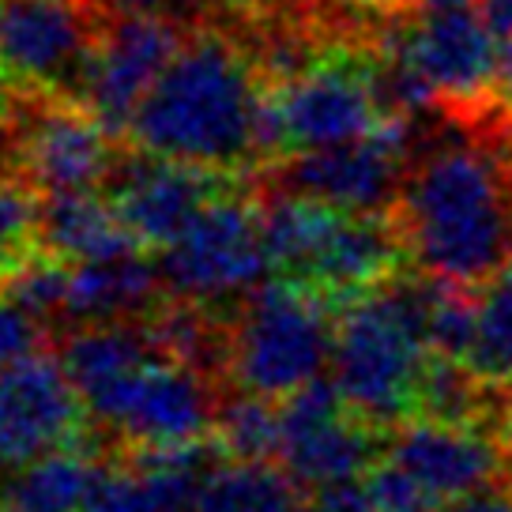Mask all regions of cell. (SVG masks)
<instances>
[{"label":"cell","mask_w":512,"mask_h":512,"mask_svg":"<svg viewBox=\"0 0 512 512\" xmlns=\"http://www.w3.org/2000/svg\"><path fill=\"white\" fill-rule=\"evenodd\" d=\"M102 467H95L83 452H46L31 464L16 467L4 482V512H83L95 494Z\"/></svg>","instance_id":"cell-21"},{"label":"cell","mask_w":512,"mask_h":512,"mask_svg":"<svg viewBox=\"0 0 512 512\" xmlns=\"http://www.w3.org/2000/svg\"><path fill=\"white\" fill-rule=\"evenodd\" d=\"M42 320H34L23 305H16L4 290H0V369L38 354L42 347Z\"/></svg>","instance_id":"cell-27"},{"label":"cell","mask_w":512,"mask_h":512,"mask_svg":"<svg viewBox=\"0 0 512 512\" xmlns=\"http://www.w3.org/2000/svg\"><path fill=\"white\" fill-rule=\"evenodd\" d=\"M433 275H392L384 287L343 305L332 336V381L369 426H400L422 403L430 366Z\"/></svg>","instance_id":"cell-3"},{"label":"cell","mask_w":512,"mask_h":512,"mask_svg":"<svg viewBox=\"0 0 512 512\" xmlns=\"http://www.w3.org/2000/svg\"><path fill=\"white\" fill-rule=\"evenodd\" d=\"M219 445L234 460H275L279 456V407L268 396L241 392L234 400L219 403L215 418Z\"/></svg>","instance_id":"cell-24"},{"label":"cell","mask_w":512,"mask_h":512,"mask_svg":"<svg viewBox=\"0 0 512 512\" xmlns=\"http://www.w3.org/2000/svg\"><path fill=\"white\" fill-rule=\"evenodd\" d=\"M234 8H241V12H249V16H298V8L302 4H309V0H230Z\"/></svg>","instance_id":"cell-32"},{"label":"cell","mask_w":512,"mask_h":512,"mask_svg":"<svg viewBox=\"0 0 512 512\" xmlns=\"http://www.w3.org/2000/svg\"><path fill=\"white\" fill-rule=\"evenodd\" d=\"M87 403L61 358L27 354L0 369V467H23L72 445L83 433Z\"/></svg>","instance_id":"cell-13"},{"label":"cell","mask_w":512,"mask_h":512,"mask_svg":"<svg viewBox=\"0 0 512 512\" xmlns=\"http://www.w3.org/2000/svg\"><path fill=\"white\" fill-rule=\"evenodd\" d=\"M313 509L317 512H377V497L369 479L354 475V479H339L313 490Z\"/></svg>","instance_id":"cell-28"},{"label":"cell","mask_w":512,"mask_h":512,"mask_svg":"<svg viewBox=\"0 0 512 512\" xmlns=\"http://www.w3.org/2000/svg\"><path fill=\"white\" fill-rule=\"evenodd\" d=\"M354 8H366V12H377V16H403V12H415L426 0H351Z\"/></svg>","instance_id":"cell-34"},{"label":"cell","mask_w":512,"mask_h":512,"mask_svg":"<svg viewBox=\"0 0 512 512\" xmlns=\"http://www.w3.org/2000/svg\"><path fill=\"white\" fill-rule=\"evenodd\" d=\"M482 12H486V23L497 38L512 34V0H482Z\"/></svg>","instance_id":"cell-33"},{"label":"cell","mask_w":512,"mask_h":512,"mask_svg":"<svg viewBox=\"0 0 512 512\" xmlns=\"http://www.w3.org/2000/svg\"><path fill=\"white\" fill-rule=\"evenodd\" d=\"M162 287L174 298L200 305L245 298L264 283L272 268V256L264 245L260 211L241 204L226 189L208 208L196 215V223L159 253Z\"/></svg>","instance_id":"cell-8"},{"label":"cell","mask_w":512,"mask_h":512,"mask_svg":"<svg viewBox=\"0 0 512 512\" xmlns=\"http://www.w3.org/2000/svg\"><path fill=\"white\" fill-rule=\"evenodd\" d=\"M373 46L400 61L445 117L490 121L509 110L497 98V34L482 0H426L415 12L384 16Z\"/></svg>","instance_id":"cell-5"},{"label":"cell","mask_w":512,"mask_h":512,"mask_svg":"<svg viewBox=\"0 0 512 512\" xmlns=\"http://www.w3.org/2000/svg\"><path fill=\"white\" fill-rule=\"evenodd\" d=\"M388 460H396L437 501L494 486L505 467L501 448L486 433L471 430V422H441V418L403 422L392 437Z\"/></svg>","instance_id":"cell-16"},{"label":"cell","mask_w":512,"mask_h":512,"mask_svg":"<svg viewBox=\"0 0 512 512\" xmlns=\"http://www.w3.org/2000/svg\"><path fill=\"white\" fill-rule=\"evenodd\" d=\"M19 159L38 189L87 192L113 170L110 132L91 110L46 106L34 110L19 132Z\"/></svg>","instance_id":"cell-17"},{"label":"cell","mask_w":512,"mask_h":512,"mask_svg":"<svg viewBox=\"0 0 512 512\" xmlns=\"http://www.w3.org/2000/svg\"><path fill=\"white\" fill-rule=\"evenodd\" d=\"M298 482L268 460H230L211 471L189 512H287L294 509Z\"/></svg>","instance_id":"cell-22"},{"label":"cell","mask_w":512,"mask_h":512,"mask_svg":"<svg viewBox=\"0 0 512 512\" xmlns=\"http://www.w3.org/2000/svg\"><path fill=\"white\" fill-rule=\"evenodd\" d=\"M400 512H437V501H426V505H415V509H400Z\"/></svg>","instance_id":"cell-35"},{"label":"cell","mask_w":512,"mask_h":512,"mask_svg":"<svg viewBox=\"0 0 512 512\" xmlns=\"http://www.w3.org/2000/svg\"><path fill=\"white\" fill-rule=\"evenodd\" d=\"M482 388L512 392V256L479 287V320L464 362Z\"/></svg>","instance_id":"cell-23"},{"label":"cell","mask_w":512,"mask_h":512,"mask_svg":"<svg viewBox=\"0 0 512 512\" xmlns=\"http://www.w3.org/2000/svg\"><path fill=\"white\" fill-rule=\"evenodd\" d=\"M264 245L279 279L317 294L324 305H351L400 275L411 256L396 211H347L313 196L275 192L260 208Z\"/></svg>","instance_id":"cell-4"},{"label":"cell","mask_w":512,"mask_h":512,"mask_svg":"<svg viewBox=\"0 0 512 512\" xmlns=\"http://www.w3.org/2000/svg\"><path fill=\"white\" fill-rule=\"evenodd\" d=\"M0 117H4V95H0Z\"/></svg>","instance_id":"cell-37"},{"label":"cell","mask_w":512,"mask_h":512,"mask_svg":"<svg viewBox=\"0 0 512 512\" xmlns=\"http://www.w3.org/2000/svg\"><path fill=\"white\" fill-rule=\"evenodd\" d=\"M268 72L223 34H196L181 42L151 87L128 136L140 151L189 162L215 174H238L279 155Z\"/></svg>","instance_id":"cell-2"},{"label":"cell","mask_w":512,"mask_h":512,"mask_svg":"<svg viewBox=\"0 0 512 512\" xmlns=\"http://www.w3.org/2000/svg\"><path fill=\"white\" fill-rule=\"evenodd\" d=\"M91 418L125 433L136 445H189L215 430L219 403L204 369L159 354L136 369Z\"/></svg>","instance_id":"cell-12"},{"label":"cell","mask_w":512,"mask_h":512,"mask_svg":"<svg viewBox=\"0 0 512 512\" xmlns=\"http://www.w3.org/2000/svg\"><path fill=\"white\" fill-rule=\"evenodd\" d=\"M34 238H38V208L31 192L0 174V279L12 275L31 256Z\"/></svg>","instance_id":"cell-26"},{"label":"cell","mask_w":512,"mask_h":512,"mask_svg":"<svg viewBox=\"0 0 512 512\" xmlns=\"http://www.w3.org/2000/svg\"><path fill=\"white\" fill-rule=\"evenodd\" d=\"M177 49V19H117L106 31V38L95 46L80 95L110 136L132 128L144 98L159 83L166 64L174 61Z\"/></svg>","instance_id":"cell-14"},{"label":"cell","mask_w":512,"mask_h":512,"mask_svg":"<svg viewBox=\"0 0 512 512\" xmlns=\"http://www.w3.org/2000/svg\"><path fill=\"white\" fill-rule=\"evenodd\" d=\"M95 57L80 0H0V72L34 91H83Z\"/></svg>","instance_id":"cell-11"},{"label":"cell","mask_w":512,"mask_h":512,"mask_svg":"<svg viewBox=\"0 0 512 512\" xmlns=\"http://www.w3.org/2000/svg\"><path fill=\"white\" fill-rule=\"evenodd\" d=\"M279 155H302L317 147L362 140L392 125L373 76V46L366 42H328L302 72L279 80L272 95Z\"/></svg>","instance_id":"cell-7"},{"label":"cell","mask_w":512,"mask_h":512,"mask_svg":"<svg viewBox=\"0 0 512 512\" xmlns=\"http://www.w3.org/2000/svg\"><path fill=\"white\" fill-rule=\"evenodd\" d=\"M332 320L324 302L287 279L260 283L241 298L226 336V369L241 392L287 400L332 362Z\"/></svg>","instance_id":"cell-6"},{"label":"cell","mask_w":512,"mask_h":512,"mask_svg":"<svg viewBox=\"0 0 512 512\" xmlns=\"http://www.w3.org/2000/svg\"><path fill=\"white\" fill-rule=\"evenodd\" d=\"M494 80H497V98L512 110V34L497 38V64H494Z\"/></svg>","instance_id":"cell-31"},{"label":"cell","mask_w":512,"mask_h":512,"mask_svg":"<svg viewBox=\"0 0 512 512\" xmlns=\"http://www.w3.org/2000/svg\"><path fill=\"white\" fill-rule=\"evenodd\" d=\"M159 354L162 347L151 336L147 320H110V324H80L64 339L61 366L87 403V415H95L136 369L155 362Z\"/></svg>","instance_id":"cell-18"},{"label":"cell","mask_w":512,"mask_h":512,"mask_svg":"<svg viewBox=\"0 0 512 512\" xmlns=\"http://www.w3.org/2000/svg\"><path fill=\"white\" fill-rule=\"evenodd\" d=\"M113 19H181L196 8V0H95Z\"/></svg>","instance_id":"cell-29"},{"label":"cell","mask_w":512,"mask_h":512,"mask_svg":"<svg viewBox=\"0 0 512 512\" xmlns=\"http://www.w3.org/2000/svg\"><path fill=\"white\" fill-rule=\"evenodd\" d=\"M441 512H512V494L501 486H482L464 497H452Z\"/></svg>","instance_id":"cell-30"},{"label":"cell","mask_w":512,"mask_h":512,"mask_svg":"<svg viewBox=\"0 0 512 512\" xmlns=\"http://www.w3.org/2000/svg\"><path fill=\"white\" fill-rule=\"evenodd\" d=\"M287 512H317V509H313V505H305V501H298V505H294V509H287Z\"/></svg>","instance_id":"cell-36"},{"label":"cell","mask_w":512,"mask_h":512,"mask_svg":"<svg viewBox=\"0 0 512 512\" xmlns=\"http://www.w3.org/2000/svg\"><path fill=\"white\" fill-rule=\"evenodd\" d=\"M396 223L422 272L490 279L512 256V110L490 121L437 113L433 136L415 144Z\"/></svg>","instance_id":"cell-1"},{"label":"cell","mask_w":512,"mask_h":512,"mask_svg":"<svg viewBox=\"0 0 512 512\" xmlns=\"http://www.w3.org/2000/svg\"><path fill=\"white\" fill-rule=\"evenodd\" d=\"M377 426L347 407L336 381H313L279 407V467L302 490L354 479L377 460Z\"/></svg>","instance_id":"cell-10"},{"label":"cell","mask_w":512,"mask_h":512,"mask_svg":"<svg viewBox=\"0 0 512 512\" xmlns=\"http://www.w3.org/2000/svg\"><path fill=\"white\" fill-rule=\"evenodd\" d=\"M159 264L140 253H121L110 260H83L68 279L64 320L72 324H110V320H144L162 294Z\"/></svg>","instance_id":"cell-19"},{"label":"cell","mask_w":512,"mask_h":512,"mask_svg":"<svg viewBox=\"0 0 512 512\" xmlns=\"http://www.w3.org/2000/svg\"><path fill=\"white\" fill-rule=\"evenodd\" d=\"M0 505H4V486H0Z\"/></svg>","instance_id":"cell-38"},{"label":"cell","mask_w":512,"mask_h":512,"mask_svg":"<svg viewBox=\"0 0 512 512\" xmlns=\"http://www.w3.org/2000/svg\"><path fill=\"white\" fill-rule=\"evenodd\" d=\"M411 136V121H392L351 144L290 155L287 166L275 174V189L313 196L347 211H396L415 155Z\"/></svg>","instance_id":"cell-9"},{"label":"cell","mask_w":512,"mask_h":512,"mask_svg":"<svg viewBox=\"0 0 512 512\" xmlns=\"http://www.w3.org/2000/svg\"><path fill=\"white\" fill-rule=\"evenodd\" d=\"M68 279L72 272L64 268L61 256H27L16 272L4 275V294L23 305L34 320L57 324L64 320V305H68Z\"/></svg>","instance_id":"cell-25"},{"label":"cell","mask_w":512,"mask_h":512,"mask_svg":"<svg viewBox=\"0 0 512 512\" xmlns=\"http://www.w3.org/2000/svg\"><path fill=\"white\" fill-rule=\"evenodd\" d=\"M223 177L226 174L144 151L136 159L113 162L110 200L140 245L166 249L196 223V215L208 208L215 196H223Z\"/></svg>","instance_id":"cell-15"},{"label":"cell","mask_w":512,"mask_h":512,"mask_svg":"<svg viewBox=\"0 0 512 512\" xmlns=\"http://www.w3.org/2000/svg\"><path fill=\"white\" fill-rule=\"evenodd\" d=\"M38 241L46 253L61 260H110L136 253V234L125 226L113 200H98L95 192H49L38 208Z\"/></svg>","instance_id":"cell-20"}]
</instances>
